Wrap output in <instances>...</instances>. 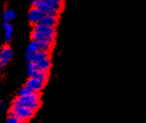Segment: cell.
I'll return each instance as SVG.
<instances>
[{
	"instance_id": "obj_1",
	"label": "cell",
	"mask_w": 146,
	"mask_h": 123,
	"mask_svg": "<svg viewBox=\"0 0 146 123\" xmlns=\"http://www.w3.org/2000/svg\"><path fill=\"white\" fill-rule=\"evenodd\" d=\"M31 38L38 43L47 45L53 48L56 39V29L55 28L46 27L42 24H36L34 25Z\"/></svg>"
},
{
	"instance_id": "obj_2",
	"label": "cell",
	"mask_w": 146,
	"mask_h": 123,
	"mask_svg": "<svg viewBox=\"0 0 146 123\" xmlns=\"http://www.w3.org/2000/svg\"><path fill=\"white\" fill-rule=\"evenodd\" d=\"M11 106L24 107L36 112L41 106V97L39 93L37 92H32L25 96L18 95V97H16L12 101Z\"/></svg>"
},
{
	"instance_id": "obj_3",
	"label": "cell",
	"mask_w": 146,
	"mask_h": 123,
	"mask_svg": "<svg viewBox=\"0 0 146 123\" xmlns=\"http://www.w3.org/2000/svg\"><path fill=\"white\" fill-rule=\"evenodd\" d=\"M35 7H38L44 14L58 16L64 7V0H41Z\"/></svg>"
},
{
	"instance_id": "obj_4",
	"label": "cell",
	"mask_w": 146,
	"mask_h": 123,
	"mask_svg": "<svg viewBox=\"0 0 146 123\" xmlns=\"http://www.w3.org/2000/svg\"><path fill=\"white\" fill-rule=\"evenodd\" d=\"M48 80V72H39L36 76L29 78L27 81L25 86L32 92L39 93L41 90L44 87L45 84Z\"/></svg>"
},
{
	"instance_id": "obj_5",
	"label": "cell",
	"mask_w": 146,
	"mask_h": 123,
	"mask_svg": "<svg viewBox=\"0 0 146 123\" xmlns=\"http://www.w3.org/2000/svg\"><path fill=\"white\" fill-rule=\"evenodd\" d=\"M51 67L50 57L45 58L38 62H29L27 67V72L29 78L36 76L39 72H48Z\"/></svg>"
},
{
	"instance_id": "obj_6",
	"label": "cell",
	"mask_w": 146,
	"mask_h": 123,
	"mask_svg": "<svg viewBox=\"0 0 146 123\" xmlns=\"http://www.w3.org/2000/svg\"><path fill=\"white\" fill-rule=\"evenodd\" d=\"M10 113L16 116L19 121H29V119L33 118L35 115V111L24 107H19V106H11L10 108Z\"/></svg>"
},
{
	"instance_id": "obj_7",
	"label": "cell",
	"mask_w": 146,
	"mask_h": 123,
	"mask_svg": "<svg viewBox=\"0 0 146 123\" xmlns=\"http://www.w3.org/2000/svg\"><path fill=\"white\" fill-rule=\"evenodd\" d=\"M44 13L41 11L38 7L33 6L31 8V9L28 12V18H29V21L33 25H36V24H38L40 22L41 19L44 17Z\"/></svg>"
},
{
	"instance_id": "obj_8",
	"label": "cell",
	"mask_w": 146,
	"mask_h": 123,
	"mask_svg": "<svg viewBox=\"0 0 146 123\" xmlns=\"http://www.w3.org/2000/svg\"><path fill=\"white\" fill-rule=\"evenodd\" d=\"M13 56V49L9 46L5 45L2 47L0 50V64H3V66L7 63H9Z\"/></svg>"
},
{
	"instance_id": "obj_9",
	"label": "cell",
	"mask_w": 146,
	"mask_h": 123,
	"mask_svg": "<svg viewBox=\"0 0 146 123\" xmlns=\"http://www.w3.org/2000/svg\"><path fill=\"white\" fill-rule=\"evenodd\" d=\"M38 24H42L49 28H55L58 24V16L52 14H44Z\"/></svg>"
},
{
	"instance_id": "obj_10",
	"label": "cell",
	"mask_w": 146,
	"mask_h": 123,
	"mask_svg": "<svg viewBox=\"0 0 146 123\" xmlns=\"http://www.w3.org/2000/svg\"><path fill=\"white\" fill-rule=\"evenodd\" d=\"M48 57H49V53L44 51H38L32 55L26 57V59L29 62H38Z\"/></svg>"
},
{
	"instance_id": "obj_11",
	"label": "cell",
	"mask_w": 146,
	"mask_h": 123,
	"mask_svg": "<svg viewBox=\"0 0 146 123\" xmlns=\"http://www.w3.org/2000/svg\"><path fill=\"white\" fill-rule=\"evenodd\" d=\"M3 32H4V39L6 42H9L13 37V28L10 22H4L3 24Z\"/></svg>"
},
{
	"instance_id": "obj_12",
	"label": "cell",
	"mask_w": 146,
	"mask_h": 123,
	"mask_svg": "<svg viewBox=\"0 0 146 123\" xmlns=\"http://www.w3.org/2000/svg\"><path fill=\"white\" fill-rule=\"evenodd\" d=\"M39 51V47H38V43L36 42V41H34L32 40L29 45H28V47H27V50H26V54H25V57L29 56V55H32L34 54V53Z\"/></svg>"
},
{
	"instance_id": "obj_13",
	"label": "cell",
	"mask_w": 146,
	"mask_h": 123,
	"mask_svg": "<svg viewBox=\"0 0 146 123\" xmlns=\"http://www.w3.org/2000/svg\"><path fill=\"white\" fill-rule=\"evenodd\" d=\"M16 13L13 9H6L3 12V20L4 22H10L15 18Z\"/></svg>"
},
{
	"instance_id": "obj_14",
	"label": "cell",
	"mask_w": 146,
	"mask_h": 123,
	"mask_svg": "<svg viewBox=\"0 0 146 123\" xmlns=\"http://www.w3.org/2000/svg\"><path fill=\"white\" fill-rule=\"evenodd\" d=\"M19 122V118L16 116H14L13 114L9 112V116H8L7 121H6V123H18Z\"/></svg>"
},
{
	"instance_id": "obj_15",
	"label": "cell",
	"mask_w": 146,
	"mask_h": 123,
	"mask_svg": "<svg viewBox=\"0 0 146 123\" xmlns=\"http://www.w3.org/2000/svg\"><path fill=\"white\" fill-rule=\"evenodd\" d=\"M30 93H32V91L29 89L25 85H24L23 87H21L20 90L19 91V96H25V95H29V94H30Z\"/></svg>"
},
{
	"instance_id": "obj_16",
	"label": "cell",
	"mask_w": 146,
	"mask_h": 123,
	"mask_svg": "<svg viewBox=\"0 0 146 123\" xmlns=\"http://www.w3.org/2000/svg\"><path fill=\"white\" fill-rule=\"evenodd\" d=\"M40 1H41V0H32V4H33V6H36Z\"/></svg>"
},
{
	"instance_id": "obj_17",
	"label": "cell",
	"mask_w": 146,
	"mask_h": 123,
	"mask_svg": "<svg viewBox=\"0 0 146 123\" xmlns=\"http://www.w3.org/2000/svg\"><path fill=\"white\" fill-rule=\"evenodd\" d=\"M3 65L0 64V76L3 74Z\"/></svg>"
},
{
	"instance_id": "obj_18",
	"label": "cell",
	"mask_w": 146,
	"mask_h": 123,
	"mask_svg": "<svg viewBox=\"0 0 146 123\" xmlns=\"http://www.w3.org/2000/svg\"><path fill=\"white\" fill-rule=\"evenodd\" d=\"M3 104L2 103V101H0V112L3 110Z\"/></svg>"
},
{
	"instance_id": "obj_19",
	"label": "cell",
	"mask_w": 146,
	"mask_h": 123,
	"mask_svg": "<svg viewBox=\"0 0 146 123\" xmlns=\"http://www.w3.org/2000/svg\"><path fill=\"white\" fill-rule=\"evenodd\" d=\"M18 123H27V122H25V121H19Z\"/></svg>"
}]
</instances>
